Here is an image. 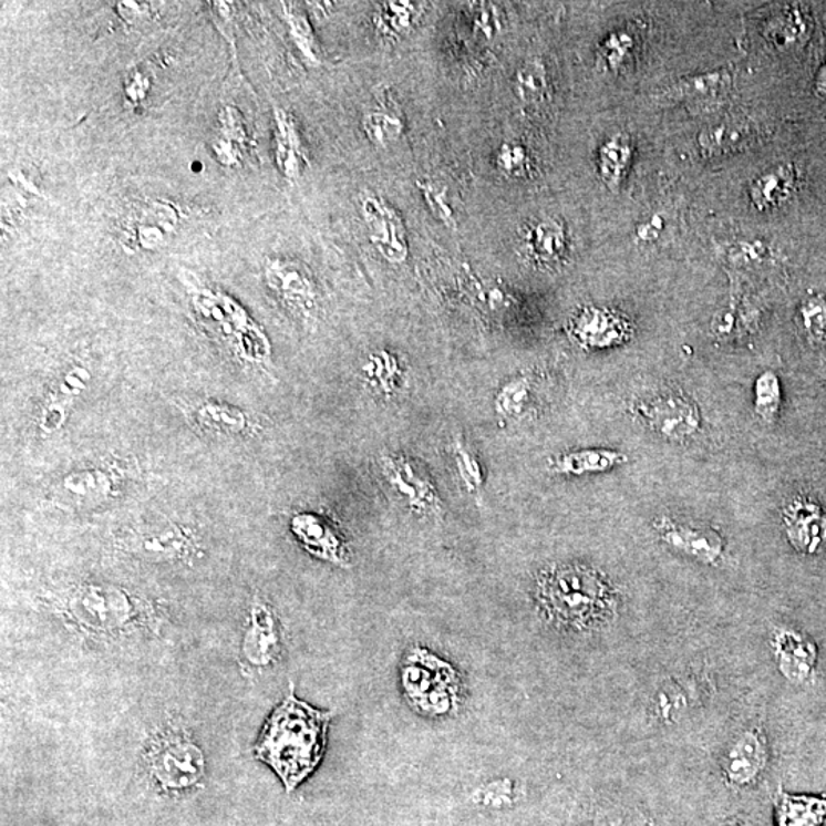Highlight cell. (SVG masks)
<instances>
[{
  "instance_id": "cell-9",
  "label": "cell",
  "mask_w": 826,
  "mask_h": 826,
  "mask_svg": "<svg viewBox=\"0 0 826 826\" xmlns=\"http://www.w3.org/2000/svg\"><path fill=\"white\" fill-rule=\"evenodd\" d=\"M384 478L413 512L440 516L443 503L435 484L416 461L404 455H384L381 460Z\"/></svg>"
},
{
  "instance_id": "cell-26",
  "label": "cell",
  "mask_w": 826,
  "mask_h": 826,
  "mask_svg": "<svg viewBox=\"0 0 826 826\" xmlns=\"http://www.w3.org/2000/svg\"><path fill=\"white\" fill-rule=\"evenodd\" d=\"M627 461L624 453L611 448H584L556 456L549 461V468L556 475L587 476L612 471Z\"/></svg>"
},
{
  "instance_id": "cell-35",
  "label": "cell",
  "mask_w": 826,
  "mask_h": 826,
  "mask_svg": "<svg viewBox=\"0 0 826 826\" xmlns=\"http://www.w3.org/2000/svg\"><path fill=\"white\" fill-rule=\"evenodd\" d=\"M782 404V384L779 375L773 371L761 372L753 383V409L757 419L764 423H775Z\"/></svg>"
},
{
  "instance_id": "cell-16",
  "label": "cell",
  "mask_w": 826,
  "mask_h": 826,
  "mask_svg": "<svg viewBox=\"0 0 826 826\" xmlns=\"http://www.w3.org/2000/svg\"><path fill=\"white\" fill-rule=\"evenodd\" d=\"M131 551L154 559H183L195 549L194 537L182 525L135 529L127 536Z\"/></svg>"
},
{
  "instance_id": "cell-14",
  "label": "cell",
  "mask_w": 826,
  "mask_h": 826,
  "mask_svg": "<svg viewBox=\"0 0 826 826\" xmlns=\"http://www.w3.org/2000/svg\"><path fill=\"white\" fill-rule=\"evenodd\" d=\"M572 339L585 349H608L627 342L629 323L607 308L585 307L569 323Z\"/></svg>"
},
{
  "instance_id": "cell-32",
  "label": "cell",
  "mask_w": 826,
  "mask_h": 826,
  "mask_svg": "<svg viewBox=\"0 0 826 826\" xmlns=\"http://www.w3.org/2000/svg\"><path fill=\"white\" fill-rule=\"evenodd\" d=\"M363 372L369 383L380 394L392 396L399 391L403 371H401L399 357L392 354L391 351L379 349L372 352L366 363L363 364Z\"/></svg>"
},
{
  "instance_id": "cell-23",
  "label": "cell",
  "mask_w": 826,
  "mask_h": 826,
  "mask_svg": "<svg viewBox=\"0 0 826 826\" xmlns=\"http://www.w3.org/2000/svg\"><path fill=\"white\" fill-rule=\"evenodd\" d=\"M796 187V167L793 164H779L757 176L750 186V200L756 210H775L793 198Z\"/></svg>"
},
{
  "instance_id": "cell-27",
  "label": "cell",
  "mask_w": 826,
  "mask_h": 826,
  "mask_svg": "<svg viewBox=\"0 0 826 826\" xmlns=\"http://www.w3.org/2000/svg\"><path fill=\"white\" fill-rule=\"evenodd\" d=\"M633 146L631 136L619 132L609 136L597 152V174L609 190H617L624 182L631 166Z\"/></svg>"
},
{
  "instance_id": "cell-7",
  "label": "cell",
  "mask_w": 826,
  "mask_h": 826,
  "mask_svg": "<svg viewBox=\"0 0 826 826\" xmlns=\"http://www.w3.org/2000/svg\"><path fill=\"white\" fill-rule=\"evenodd\" d=\"M637 419L660 438L685 443L703 427V412L691 395L680 391H661L643 396L633 406Z\"/></svg>"
},
{
  "instance_id": "cell-38",
  "label": "cell",
  "mask_w": 826,
  "mask_h": 826,
  "mask_svg": "<svg viewBox=\"0 0 826 826\" xmlns=\"http://www.w3.org/2000/svg\"><path fill=\"white\" fill-rule=\"evenodd\" d=\"M453 458H455L456 472L465 491L473 496H479L484 488L483 465L461 435L453 441Z\"/></svg>"
},
{
  "instance_id": "cell-50",
  "label": "cell",
  "mask_w": 826,
  "mask_h": 826,
  "mask_svg": "<svg viewBox=\"0 0 826 826\" xmlns=\"http://www.w3.org/2000/svg\"><path fill=\"white\" fill-rule=\"evenodd\" d=\"M817 86L820 87V91L826 92V65L822 68V71L819 72V78H817Z\"/></svg>"
},
{
  "instance_id": "cell-17",
  "label": "cell",
  "mask_w": 826,
  "mask_h": 826,
  "mask_svg": "<svg viewBox=\"0 0 826 826\" xmlns=\"http://www.w3.org/2000/svg\"><path fill=\"white\" fill-rule=\"evenodd\" d=\"M91 374L82 366L71 368L55 381L48 392L40 415V429L47 435L60 431L65 426L71 407L74 406L80 394L86 389Z\"/></svg>"
},
{
  "instance_id": "cell-37",
  "label": "cell",
  "mask_w": 826,
  "mask_h": 826,
  "mask_svg": "<svg viewBox=\"0 0 826 826\" xmlns=\"http://www.w3.org/2000/svg\"><path fill=\"white\" fill-rule=\"evenodd\" d=\"M362 130L374 146L388 147L399 142L404 132V123L396 112L374 110L363 115Z\"/></svg>"
},
{
  "instance_id": "cell-8",
  "label": "cell",
  "mask_w": 826,
  "mask_h": 826,
  "mask_svg": "<svg viewBox=\"0 0 826 826\" xmlns=\"http://www.w3.org/2000/svg\"><path fill=\"white\" fill-rule=\"evenodd\" d=\"M265 282L287 310L302 319H314L319 310V291L311 271L303 264L291 259H268Z\"/></svg>"
},
{
  "instance_id": "cell-6",
  "label": "cell",
  "mask_w": 826,
  "mask_h": 826,
  "mask_svg": "<svg viewBox=\"0 0 826 826\" xmlns=\"http://www.w3.org/2000/svg\"><path fill=\"white\" fill-rule=\"evenodd\" d=\"M147 762L155 779L168 789H186L206 773V760L186 732L166 729L152 737Z\"/></svg>"
},
{
  "instance_id": "cell-43",
  "label": "cell",
  "mask_w": 826,
  "mask_h": 826,
  "mask_svg": "<svg viewBox=\"0 0 826 826\" xmlns=\"http://www.w3.org/2000/svg\"><path fill=\"white\" fill-rule=\"evenodd\" d=\"M283 6L285 18H287L288 25L291 28V38L298 43L304 58L310 59L311 62H317L319 55H317L316 38L310 22L295 7L287 6V3H283Z\"/></svg>"
},
{
  "instance_id": "cell-29",
  "label": "cell",
  "mask_w": 826,
  "mask_h": 826,
  "mask_svg": "<svg viewBox=\"0 0 826 826\" xmlns=\"http://www.w3.org/2000/svg\"><path fill=\"white\" fill-rule=\"evenodd\" d=\"M192 419L204 432L218 436H236L250 429L246 413L218 401L198 404L192 413Z\"/></svg>"
},
{
  "instance_id": "cell-4",
  "label": "cell",
  "mask_w": 826,
  "mask_h": 826,
  "mask_svg": "<svg viewBox=\"0 0 826 826\" xmlns=\"http://www.w3.org/2000/svg\"><path fill=\"white\" fill-rule=\"evenodd\" d=\"M401 681L407 700L416 711L440 716L460 708L463 683L458 673L426 649H415L409 653Z\"/></svg>"
},
{
  "instance_id": "cell-25",
  "label": "cell",
  "mask_w": 826,
  "mask_h": 826,
  "mask_svg": "<svg viewBox=\"0 0 826 826\" xmlns=\"http://www.w3.org/2000/svg\"><path fill=\"white\" fill-rule=\"evenodd\" d=\"M567 230L556 218L536 220L525 230L524 247L529 258L537 264L559 262L567 251Z\"/></svg>"
},
{
  "instance_id": "cell-1",
  "label": "cell",
  "mask_w": 826,
  "mask_h": 826,
  "mask_svg": "<svg viewBox=\"0 0 826 826\" xmlns=\"http://www.w3.org/2000/svg\"><path fill=\"white\" fill-rule=\"evenodd\" d=\"M332 715L300 701L291 685L268 717L255 755L275 770L287 792L302 784L322 761Z\"/></svg>"
},
{
  "instance_id": "cell-34",
  "label": "cell",
  "mask_w": 826,
  "mask_h": 826,
  "mask_svg": "<svg viewBox=\"0 0 826 826\" xmlns=\"http://www.w3.org/2000/svg\"><path fill=\"white\" fill-rule=\"evenodd\" d=\"M515 91L520 102L527 104L543 103L548 97V71L537 59H529L516 71Z\"/></svg>"
},
{
  "instance_id": "cell-21",
  "label": "cell",
  "mask_w": 826,
  "mask_h": 826,
  "mask_svg": "<svg viewBox=\"0 0 826 826\" xmlns=\"http://www.w3.org/2000/svg\"><path fill=\"white\" fill-rule=\"evenodd\" d=\"M760 126L748 120H735L705 127L698 135V147L704 156H721L747 149L760 138Z\"/></svg>"
},
{
  "instance_id": "cell-31",
  "label": "cell",
  "mask_w": 826,
  "mask_h": 826,
  "mask_svg": "<svg viewBox=\"0 0 826 826\" xmlns=\"http://www.w3.org/2000/svg\"><path fill=\"white\" fill-rule=\"evenodd\" d=\"M220 132L216 136L214 151L220 163L227 167L238 166L246 155L248 136L240 114L235 107H224L219 114Z\"/></svg>"
},
{
  "instance_id": "cell-41",
  "label": "cell",
  "mask_w": 826,
  "mask_h": 826,
  "mask_svg": "<svg viewBox=\"0 0 826 826\" xmlns=\"http://www.w3.org/2000/svg\"><path fill=\"white\" fill-rule=\"evenodd\" d=\"M496 167L508 178H524L531 171V158L523 143L508 140L496 151Z\"/></svg>"
},
{
  "instance_id": "cell-33",
  "label": "cell",
  "mask_w": 826,
  "mask_h": 826,
  "mask_svg": "<svg viewBox=\"0 0 826 826\" xmlns=\"http://www.w3.org/2000/svg\"><path fill=\"white\" fill-rule=\"evenodd\" d=\"M419 11L416 3L412 2L380 3L374 16V25L384 38L396 39L411 30L419 18Z\"/></svg>"
},
{
  "instance_id": "cell-24",
  "label": "cell",
  "mask_w": 826,
  "mask_h": 826,
  "mask_svg": "<svg viewBox=\"0 0 826 826\" xmlns=\"http://www.w3.org/2000/svg\"><path fill=\"white\" fill-rule=\"evenodd\" d=\"M732 71L723 68V70L703 72V74L680 79L665 91V95L672 102H713V100L725 97L732 91Z\"/></svg>"
},
{
  "instance_id": "cell-18",
  "label": "cell",
  "mask_w": 826,
  "mask_h": 826,
  "mask_svg": "<svg viewBox=\"0 0 826 826\" xmlns=\"http://www.w3.org/2000/svg\"><path fill=\"white\" fill-rule=\"evenodd\" d=\"M785 533L799 551L816 553L826 540V515L809 499H794L784 510Z\"/></svg>"
},
{
  "instance_id": "cell-5",
  "label": "cell",
  "mask_w": 826,
  "mask_h": 826,
  "mask_svg": "<svg viewBox=\"0 0 826 826\" xmlns=\"http://www.w3.org/2000/svg\"><path fill=\"white\" fill-rule=\"evenodd\" d=\"M63 611L83 632L100 636L130 627L136 616V605L124 589L114 585L86 584L68 592Z\"/></svg>"
},
{
  "instance_id": "cell-39",
  "label": "cell",
  "mask_w": 826,
  "mask_h": 826,
  "mask_svg": "<svg viewBox=\"0 0 826 826\" xmlns=\"http://www.w3.org/2000/svg\"><path fill=\"white\" fill-rule=\"evenodd\" d=\"M652 709L661 723H675L678 717L683 715L685 709H688V695H685L683 685L675 683V681H669V683L661 685L653 696Z\"/></svg>"
},
{
  "instance_id": "cell-46",
  "label": "cell",
  "mask_w": 826,
  "mask_h": 826,
  "mask_svg": "<svg viewBox=\"0 0 826 826\" xmlns=\"http://www.w3.org/2000/svg\"><path fill=\"white\" fill-rule=\"evenodd\" d=\"M475 31L484 35L485 39L495 38L497 31H499V22H497L492 8H479L475 16Z\"/></svg>"
},
{
  "instance_id": "cell-42",
  "label": "cell",
  "mask_w": 826,
  "mask_h": 826,
  "mask_svg": "<svg viewBox=\"0 0 826 826\" xmlns=\"http://www.w3.org/2000/svg\"><path fill=\"white\" fill-rule=\"evenodd\" d=\"M416 186H419L420 194L426 200L429 210L432 211L433 216L438 218L441 223L446 224L447 227L455 228V211H453V207L451 206L447 188L429 182V179H424V182L416 184Z\"/></svg>"
},
{
  "instance_id": "cell-20",
  "label": "cell",
  "mask_w": 826,
  "mask_h": 826,
  "mask_svg": "<svg viewBox=\"0 0 826 826\" xmlns=\"http://www.w3.org/2000/svg\"><path fill=\"white\" fill-rule=\"evenodd\" d=\"M279 632L272 609L265 601L255 600L250 611V627L242 643L246 659L255 665H267L279 655Z\"/></svg>"
},
{
  "instance_id": "cell-28",
  "label": "cell",
  "mask_w": 826,
  "mask_h": 826,
  "mask_svg": "<svg viewBox=\"0 0 826 826\" xmlns=\"http://www.w3.org/2000/svg\"><path fill=\"white\" fill-rule=\"evenodd\" d=\"M781 671L793 681H804L812 675L816 663V649L799 633L782 631L775 639Z\"/></svg>"
},
{
  "instance_id": "cell-10",
  "label": "cell",
  "mask_w": 826,
  "mask_h": 826,
  "mask_svg": "<svg viewBox=\"0 0 826 826\" xmlns=\"http://www.w3.org/2000/svg\"><path fill=\"white\" fill-rule=\"evenodd\" d=\"M369 242L384 260L403 264L409 258L406 224L399 211L379 195H366L360 200Z\"/></svg>"
},
{
  "instance_id": "cell-45",
  "label": "cell",
  "mask_w": 826,
  "mask_h": 826,
  "mask_svg": "<svg viewBox=\"0 0 826 826\" xmlns=\"http://www.w3.org/2000/svg\"><path fill=\"white\" fill-rule=\"evenodd\" d=\"M784 19V22L781 20L779 25L776 27L775 39L776 42H779V45H793V42H797L801 35L805 33L807 25H805L804 18L797 11L785 16Z\"/></svg>"
},
{
  "instance_id": "cell-30",
  "label": "cell",
  "mask_w": 826,
  "mask_h": 826,
  "mask_svg": "<svg viewBox=\"0 0 826 826\" xmlns=\"http://www.w3.org/2000/svg\"><path fill=\"white\" fill-rule=\"evenodd\" d=\"M775 805L777 826H826V799L779 792Z\"/></svg>"
},
{
  "instance_id": "cell-3",
  "label": "cell",
  "mask_w": 826,
  "mask_h": 826,
  "mask_svg": "<svg viewBox=\"0 0 826 826\" xmlns=\"http://www.w3.org/2000/svg\"><path fill=\"white\" fill-rule=\"evenodd\" d=\"M187 287L200 322L214 328L215 335L240 362L258 366L270 363V340L240 304L224 292L203 285L187 283Z\"/></svg>"
},
{
  "instance_id": "cell-36",
  "label": "cell",
  "mask_w": 826,
  "mask_h": 826,
  "mask_svg": "<svg viewBox=\"0 0 826 826\" xmlns=\"http://www.w3.org/2000/svg\"><path fill=\"white\" fill-rule=\"evenodd\" d=\"M533 386L528 376L520 375L505 383L495 396V412L500 420L520 419L531 403Z\"/></svg>"
},
{
  "instance_id": "cell-40",
  "label": "cell",
  "mask_w": 826,
  "mask_h": 826,
  "mask_svg": "<svg viewBox=\"0 0 826 826\" xmlns=\"http://www.w3.org/2000/svg\"><path fill=\"white\" fill-rule=\"evenodd\" d=\"M801 320L809 342L826 343V298L820 292H813L801 303Z\"/></svg>"
},
{
  "instance_id": "cell-12",
  "label": "cell",
  "mask_w": 826,
  "mask_h": 826,
  "mask_svg": "<svg viewBox=\"0 0 826 826\" xmlns=\"http://www.w3.org/2000/svg\"><path fill=\"white\" fill-rule=\"evenodd\" d=\"M657 533L668 547L681 555L692 557L698 562L715 565L723 560L725 540L713 528L691 523H680L672 517H660L655 523Z\"/></svg>"
},
{
  "instance_id": "cell-15",
  "label": "cell",
  "mask_w": 826,
  "mask_h": 826,
  "mask_svg": "<svg viewBox=\"0 0 826 826\" xmlns=\"http://www.w3.org/2000/svg\"><path fill=\"white\" fill-rule=\"evenodd\" d=\"M291 531L317 559L337 567H349L347 543L342 533L330 520L314 513H299L292 517Z\"/></svg>"
},
{
  "instance_id": "cell-11",
  "label": "cell",
  "mask_w": 826,
  "mask_h": 826,
  "mask_svg": "<svg viewBox=\"0 0 826 826\" xmlns=\"http://www.w3.org/2000/svg\"><path fill=\"white\" fill-rule=\"evenodd\" d=\"M118 468L112 465H91L71 472L55 487L54 500L72 507H94L116 496L120 487Z\"/></svg>"
},
{
  "instance_id": "cell-44",
  "label": "cell",
  "mask_w": 826,
  "mask_h": 826,
  "mask_svg": "<svg viewBox=\"0 0 826 826\" xmlns=\"http://www.w3.org/2000/svg\"><path fill=\"white\" fill-rule=\"evenodd\" d=\"M631 48L632 39L628 34L616 33L609 35L607 42L601 45L599 58L609 70H616V68L623 65Z\"/></svg>"
},
{
  "instance_id": "cell-49",
  "label": "cell",
  "mask_w": 826,
  "mask_h": 826,
  "mask_svg": "<svg viewBox=\"0 0 826 826\" xmlns=\"http://www.w3.org/2000/svg\"><path fill=\"white\" fill-rule=\"evenodd\" d=\"M613 826H648L644 817L639 812H623L613 820Z\"/></svg>"
},
{
  "instance_id": "cell-22",
  "label": "cell",
  "mask_w": 826,
  "mask_h": 826,
  "mask_svg": "<svg viewBox=\"0 0 826 826\" xmlns=\"http://www.w3.org/2000/svg\"><path fill=\"white\" fill-rule=\"evenodd\" d=\"M276 164L280 174L288 182H298L308 167V155L304 151L302 136L299 134L295 120L287 111L275 110Z\"/></svg>"
},
{
  "instance_id": "cell-48",
  "label": "cell",
  "mask_w": 826,
  "mask_h": 826,
  "mask_svg": "<svg viewBox=\"0 0 826 826\" xmlns=\"http://www.w3.org/2000/svg\"><path fill=\"white\" fill-rule=\"evenodd\" d=\"M765 255L767 250L762 242L741 244L735 251H732V258L735 256L737 260H745V262H756V260L764 259Z\"/></svg>"
},
{
  "instance_id": "cell-47",
  "label": "cell",
  "mask_w": 826,
  "mask_h": 826,
  "mask_svg": "<svg viewBox=\"0 0 826 826\" xmlns=\"http://www.w3.org/2000/svg\"><path fill=\"white\" fill-rule=\"evenodd\" d=\"M664 230V219L660 215H653L651 218L643 220L637 227V238L643 242H652L660 238L661 231Z\"/></svg>"
},
{
  "instance_id": "cell-2",
  "label": "cell",
  "mask_w": 826,
  "mask_h": 826,
  "mask_svg": "<svg viewBox=\"0 0 826 826\" xmlns=\"http://www.w3.org/2000/svg\"><path fill=\"white\" fill-rule=\"evenodd\" d=\"M536 600L557 628L588 631L616 613V589L597 569L581 564L556 565L537 577Z\"/></svg>"
},
{
  "instance_id": "cell-19",
  "label": "cell",
  "mask_w": 826,
  "mask_h": 826,
  "mask_svg": "<svg viewBox=\"0 0 826 826\" xmlns=\"http://www.w3.org/2000/svg\"><path fill=\"white\" fill-rule=\"evenodd\" d=\"M768 761L767 744L757 730L743 733L725 753L723 767L736 785H748L764 772Z\"/></svg>"
},
{
  "instance_id": "cell-13",
  "label": "cell",
  "mask_w": 826,
  "mask_h": 826,
  "mask_svg": "<svg viewBox=\"0 0 826 826\" xmlns=\"http://www.w3.org/2000/svg\"><path fill=\"white\" fill-rule=\"evenodd\" d=\"M178 210L172 204L163 200H147L140 204L131 216H127L124 227V244L131 250L143 248V250H155L164 246L171 233H174L178 224Z\"/></svg>"
}]
</instances>
